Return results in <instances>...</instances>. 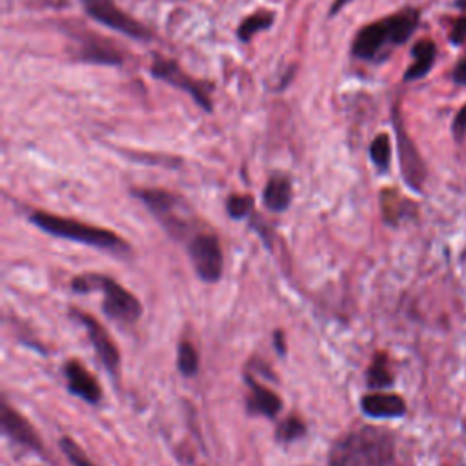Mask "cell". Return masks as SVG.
Masks as SVG:
<instances>
[{"label": "cell", "mask_w": 466, "mask_h": 466, "mask_svg": "<svg viewBox=\"0 0 466 466\" xmlns=\"http://www.w3.org/2000/svg\"><path fill=\"white\" fill-rule=\"evenodd\" d=\"M419 9L406 7L360 27L353 38L351 55L366 62L386 60L413 35L419 24Z\"/></svg>", "instance_id": "obj_1"}, {"label": "cell", "mask_w": 466, "mask_h": 466, "mask_svg": "<svg viewBox=\"0 0 466 466\" xmlns=\"http://www.w3.org/2000/svg\"><path fill=\"white\" fill-rule=\"evenodd\" d=\"M395 455L393 435L379 426H362L340 435L328 455V466H388Z\"/></svg>", "instance_id": "obj_2"}, {"label": "cell", "mask_w": 466, "mask_h": 466, "mask_svg": "<svg viewBox=\"0 0 466 466\" xmlns=\"http://www.w3.org/2000/svg\"><path fill=\"white\" fill-rule=\"evenodd\" d=\"M29 218L38 229L49 233L53 237L67 238V240L100 248V249H113V251H127L129 249L126 240L122 237H118L115 231L80 222L76 218L58 217V215H51L47 211H35V213H31Z\"/></svg>", "instance_id": "obj_3"}, {"label": "cell", "mask_w": 466, "mask_h": 466, "mask_svg": "<svg viewBox=\"0 0 466 466\" xmlns=\"http://www.w3.org/2000/svg\"><path fill=\"white\" fill-rule=\"evenodd\" d=\"M71 289L76 293L102 291L104 293L102 309L109 319H113L116 322L133 324L142 315L140 300L131 291H127L124 286H120L116 280H113L107 275H100V273L76 275L71 280Z\"/></svg>", "instance_id": "obj_4"}, {"label": "cell", "mask_w": 466, "mask_h": 466, "mask_svg": "<svg viewBox=\"0 0 466 466\" xmlns=\"http://www.w3.org/2000/svg\"><path fill=\"white\" fill-rule=\"evenodd\" d=\"M135 195L147 206V209L173 237H180L187 231V211L178 195L157 187L135 189Z\"/></svg>", "instance_id": "obj_5"}, {"label": "cell", "mask_w": 466, "mask_h": 466, "mask_svg": "<svg viewBox=\"0 0 466 466\" xmlns=\"http://www.w3.org/2000/svg\"><path fill=\"white\" fill-rule=\"evenodd\" d=\"M80 4L91 18L129 38L149 40L153 36L144 24L124 13L113 0H80Z\"/></svg>", "instance_id": "obj_6"}, {"label": "cell", "mask_w": 466, "mask_h": 466, "mask_svg": "<svg viewBox=\"0 0 466 466\" xmlns=\"http://www.w3.org/2000/svg\"><path fill=\"white\" fill-rule=\"evenodd\" d=\"M187 253L197 275L204 282H217L222 277L224 255L220 242L213 233H197L187 244Z\"/></svg>", "instance_id": "obj_7"}, {"label": "cell", "mask_w": 466, "mask_h": 466, "mask_svg": "<svg viewBox=\"0 0 466 466\" xmlns=\"http://www.w3.org/2000/svg\"><path fill=\"white\" fill-rule=\"evenodd\" d=\"M391 122H393L395 135H397L399 162H400V171H402L404 182L413 191H420L422 184H424V178H426V167H424V162H422L415 144L411 142L410 135L404 129V124H402V118H400L397 107L391 113Z\"/></svg>", "instance_id": "obj_8"}, {"label": "cell", "mask_w": 466, "mask_h": 466, "mask_svg": "<svg viewBox=\"0 0 466 466\" xmlns=\"http://www.w3.org/2000/svg\"><path fill=\"white\" fill-rule=\"evenodd\" d=\"M151 75L155 78H160L186 93L191 95V98L206 111H211L213 106H211V98L208 95V91L204 89L202 84H198L197 80H193L191 76H187L178 66L177 62L166 58V56H160V55H155L153 62H151Z\"/></svg>", "instance_id": "obj_9"}, {"label": "cell", "mask_w": 466, "mask_h": 466, "mask_svg": "<svg viewBox=\"0 0 466 466\" xmlns=\"http://www.w3.org/2000/svg\"><path fill=\"white\" fill-rule=\"evenodd\" d=\"M71 317H75L86 328V333L93 344V350L96 351L104 368L111 375H116L120 370V353H118V348L115 346L111 335L106 331V328L95 317H91L89 313H84L80 309H71Z\"/></svg>", "instance_id": "obj_10"}, {"label": "cell", "mask_w": 466, "mask_h": 466, "mask_svg": "<svg viewBox=\"0 0 466 466\" xmlns=\"http://www.w3.org/2000/svg\"><path fill=\"white\" fill-rule=\"evenodd\" d=\"M0 424H2V431L11 441H15L29 450L42 451V439L36 433V430L31 426V422L27 419H24L5 400L2 402V410H0Z\"/></svg>", "instance_id": "obj_11"}, {"label": "cell", "mask_w": 466, "mask_h": 466, "mask_svg": "<svg viewBox=\"0 0 466 466\" xmlns=\"http://www.w3.org/2000/svg\"><path fill=\"white\" fill-rule=\"evenodd\" d=\"M64 375L67 380V390L80 397L82 400L89 402V404H96L102 397V390L96 382V379L84 368L82 362L71 359L66 362L64 366Z\"/></svg>", "instance_id": "obj_12"}, {"label": "cell", "mask_w": 466, "mask_h": 466, "mask_svg": "<svg viewBox=\"0 0 466 466\" xmlns=\"http://www.w3.org/2000/svg\"><path fill=\"white\" fill-rule=\"evenodd\" d=\"M360 410L373 419H397L406 413V402L395 393H368L360 400Z\"/></svg>", "instance_id": "obj_13"}, {"label": "cell", "mask_w": 466, "mask_h": 466, "mask_svg": "<svg viewBox=\"0 0 466 466\" xmlns=\"http://www.w3.org/2000/svg\"><path fill=\"white\" fill-rule=\"evenodd\" d=\"M246 382L249 384V395H248V402H246L249 413L275 417L282 410V400L275 391L262 386L249 375L246 377Z\"/></svg>", "instance_id": "obj_14"}, {"label": "cell", "mask_w": 466, "mask_h": 466, "mask_svg": "<svg viewBox=\"0 0 466 466\" xmlns=\"http://www.w3.org/2000/svg\"><path fill=\"white\" fill-rule=\"evenodd\" d=\"M262 200L264 206L269 211L280 213L284 209H288L289 202H291V182L288 177L284 175H275L268 180L264 191H262Z\"/></svg>", "instance_id": "obj_15"}, {"label": "cell", "mask_w": 466, "mask_h": 466, "mask_svg": "<svg viewBox=\"0 0 466 466\" xmlns=\"http://www.w3.org/2000/svg\"><path fill=\"white\" fill-rule=\"evenodd\" d=\"M411 55H413V62L411 66L406 69L404 73V80H417V78H422L435 64V56H437V47L431 40L428 38H422L419 40L413 49H411Z\"/></svg>", "instance_id": "obj_16"}, {"label": "cell", "mask_w": 466, "mask_h": 466, "mask_svg": "<svg viewBox=\"0 0 466 466\" xmlns=\"http://www.w3.org/2000/svg\"><path fill=\"white\" fill-rule=\"evenodd\" d=\"M104 40H86L82 44L80 56L86 62H96V64H122V55L109 44H102Z\"/></svg>", "instance_id": "obj_17"}, {"label": "cell", "mask_w": 466, "mask_h": 466, "mask_svg": "<svg viewBox=\"0 0 466 466\" xmlns=\"http://www.w3.org/2000/svg\"><path fill=\"white\" fill-rule=\"evenodd\" d=\"M366 384L373 390L390 388L393 384V375L390 371L386 353H375V357L368 368V373H366Z\"/></svg>", "instance_id": "obj_18"}, {"label": "cell", "mask_w": 466, "mask_h": 466, "mask_svg": "<svg viewBox=\"0 0 466 466\" xmlns=\"http://www.w3.org/2000/svg\"><path fill=\"white\" fill-rule=\"evenodd\" d=\"M275 20V15L271 11H257L249 16H246L238 29H237V36L242 40V42H248L251 40L258 31H264L268 29Z\"/></svg>", "instance_id": "obj_19"}, {"label": "cell", "mask_w": 466, "mask_h": 466, "mask_svg": "<svg viewBox=\"0 0 466 466\" xmlns=\"http://www.w3.org/2000/svg\"><path fill=\"white\" fill-rule=\"evenodd\" d=\"M177 366L184 377H193L198 371V353L189 340H182L177 350Z\"/></svg>", "instance_id": "obj_20"}, {"label": "cell", "mask_w": 466, "mask_h": 466, "mask_svg": "<svg viewBox=\"0 0 466 466\" xmlns=\"http://www.w3.org/2000/svg\"><path fill=\"white\" fill-rule=\"evenodd\" d=\"M370 157L373 160V164L380 169L386 171L390 166V158H391V144H390V137L386 133L377 135L371 144H370Z\"/></svg>", "instance_id": "obj_21"}, {"label": "cell", "mask_w": 466, "mask_h": 466, "mask_svg": "<svg viewBox=\"0 0 466 466\" xmlns=\"http://www.w3.org/2000/svg\"><path fill=\"white\" fill-rule=\"evenodd\" d=\"M306 433V426L304 422L299 419V417H286L279 426H277V431H275V439L279 442H293L300 437H304Z\"/></svg>", "instance_id": "obj_22"}, {"label": "cell", "mask_w": 466, "mask_h": 466, "mask_svg": "<svg viewBox=\"0 0 466 466\" xmlns=\"http://www.w3.org/2000/svg\"><path fill=\"white\" fill-rule=\"evenodd\" d=\"M58 444H60L64 455L67 457V461L71 462V466H96L73 439L62 437Z\"/></svg>", "instance_id": "obj_23"}, {"label": "cell", "mask_w": 466, "mask_h": 466, "mask_svg": "<svg viewBox=\"0 0 466 466\" xmlns=\"http://www.w3.org/2000/svg\"><path fill=\"white\" fill-rule=\"evenodd\" d=\"M226 211L231 218H244L253 211V198L249 195H231L226 202Z\"/></svg>", "instance_id": "obj_24"}, {"label": "cell", "mask_w": 466, "mask_h": 466, "mask_svg": "<svg viewBox=\"0 0 466 466\" xmlns=\"http://www.w3.org/2000/svg\"><path fill=\"white\" fill-rule=\"evenodd\" d=\"M453 135L457 140H462V137L466 135V104L457 111L453 118Z\"/></svg>", "instance_id": "obj_25"}, {"label": "cell", "mask_w": 466, "mask_h": 466, "mask_svg": "<svg viewBox=\"0 0 466 466\" xmlns=\"http://www.w3.org/2000/svg\"><path fill=\"white\" fill-rule=\"evenodd\" d=\"M450 40H451L455 46H459V44H462V42L466 40V16H461V18L453 24L451 33H450Z\"/></svg>", "instance_id": "obj_26"}, {"label": "cell", "mask_w": 466, "mask_h": 466, "mask_svg": "<svg viewBox=\"0 0 466 466\" xmlns=\"http://www.w3.org/2000/svg\"><path fill=\"white\" fill-rule=\"evenodd\" d=\"M451 78L459 86H466V58L459 60L451 71Z\"/></svg>", "instance_id": "obj_27"}, {"label": "cell", "mask_w": 466, "mask_h": 466, "mask_svg": "<svg viewBox=\"0 0 466 466\" xmlns=\"http://www.w3.org/2000/svg\"><path fill=\"white\" fill-rule=\"evenodd\" d=\"M273 342H275V350H277L280 355H284V353H286V344H284V331H282V329H277V331L273 333Z\"/></svg>", "instance_id": "obj_28"}, {"label": "cell", "mask_w": 466, "mask_h": 466, "mask_svg": "<svg viewBox=\"0 0 466 466\" xmlns=\"http://www.w3.org/2000/svg\"><path fill=\"white\" fill-rule=\"evenodd\" d=\"M350 2H351V0H335V2H333V5H331V9H329V15L333 16L335 13H339V11H340L346 4H350Z\"/></svg>", "instance_id": "obj_29"}, {"label": "cell", "mask_w": 466, "mask_h": 466, "mask_svg": "<svg viewBox=\"0 0 466 466\" xmlns=\"http://www.w3.org/2000/svg\"><path fill=\"white\" fill-rule=\"evenodd\" d=\"M455 5L466 13V0H455Z\"/></svg>", "instance_id": "obj_30"}]
</instances>
